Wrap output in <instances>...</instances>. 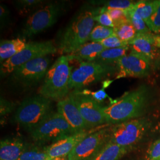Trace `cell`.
Returning a JSON list of instances; mask_svg holds the SVG:
<instances>
[{
  "label": "cell",
  "instance_id": "cell-1",
  "mask_svg": "<svg viewBox=\"0 0 160 160\" xmlns=\"http://www.w3.org/2000/svg\"><path fill=\"white\" fill-rule=\"evenodd\" d=\"M100 11V7L89 3L82 6L58 34V51L61 55H69L87 43L94 27V17Z\"/></svg>",
  "mask_w": 160,
  "mask_h": 160
},
{
  "label": "cell",
  "instance_id": "cell-2",
  "mask_svg": "<svg viewBox=\"0 0 160 160\" xmlns=\"http://www.w3.org/2000/svg\"><path fill=\"white\" fill-rule=\"evenodd\" d=\"M149 95L148 87L143 85L126 92L109 106L103 107L106 123L115 125L141 116L148 102Z\"/></svg>",
  "mask_w": 160,
  "mask_h": 160
},
{
  "label": "cell",
  "instance_id": "cell-3",
  "mask_svg": "<svg viewBox=\"0 0 160 160\" xmlns=\"http://www.w3.org/2000/svg\"><path fill=\"white\" fill-rule=\"evenodd\" d=\"M68 55H62L48 70L38 94L51 100L60 101L68 95L72 67Z\"/></svg>",
  "mask_w": 160,
  "mask_h": 160
},
{
  "label": "cell",
  "instance_id": "cell-4",
  "mask_svg": "<svg viewBox=\"0 0 160 160\" xmlns=\"http://www.w3.org/2000/svg\"><path fill=\"white\" fill-rule=\"evenodd\" d=\"M65 1L48 2L30 14L24 21L20 30V38H32L49 29L57 22L67 8Z\"/></svg>",
  "mask_w": 160,
  "mask_h": 160
},
{
  "label": "cell",
  "instance_id": "cell-5",
  "mask_svg": "<svg viewBox=\"0 0 160 160\" xmlns=\"http://www.w3.org/2000/svg\"><path fill=\"white\" fill-rule=\"evenodd\" d=\"M51 100L40 94L24 99L14 114V121L30 132L52 113Z\"/></svg>",
  "mask_w": 160,
  "mask_h": 160
},
{
  "label": "cell",
  "instance_id": "cell-6",
  "mask_svg": "<svg viewBox=\"0 0 160 160\" xmlns=\"http://www.w3.org/2000/svg\"><path fill=\"white\" fill-rule=\"evenodd\" d=\"M118 71L113 65L93 62H81L77 68L72 72L69 89L81 90L82 88L108 78Z\"/></svg>",
  "mask_w": 160,
  "mask_h": 160
},
{
  "label": "cell",
  "instance_id": "cell-7",
  "mask_svg": "<svg viewBox=\"0 0 160 160\" xmlns=\"http://www.w3.org/2000/svg\"><path fill=\"white\" fill-rule=\"evenodd\" d=\"M75 134L71 127L61 114L52 112L45 120L30 132L31 137L36 142H55Z\"/></svg>",
  "mask_w": 160,
  "mask_h": 160
},
{
  "label": "cell",
  "instance_id": "cell-8",
  "mask_svg": "<svg viewBox=\"0 0 160 160\" xmlns=\"http://www.w3.org/2000/svg\"><path fill=\"white\" fill-rule=\"evenodd\" d=\"M57 51V47L51 40L28 43L22 51L1 64V75L5 77L10 75L16 69L23 64L35 59L48 57Z\"/></svg>",
  "mask_w": 160,
  "mask_h": 160
},
{
  "label": "cell",
  "instance_id": "cell-9",
  "mask_svg": "<svg viewBox=\"0 0 160 160\" xmlns=\"http://www.w3.org/2000/svg\"><path fill=\"white\" fill-rule=\"evenodd\" d=\"M51 59L48 57L33 59L16 69L9 77L10 83L21 88H29L37 85L45 78L50 68Z\"/></svg>",
  "mask_w": 160,
  "mask_h": 160
},
{
  "label": "cell",
  "instance_id": "cell-10",
  "mask_svg": "<svg viewBox=\"0 0 160 160\" xmlns=\"http://www.w3.org/2000/svg\"><path fill=\"white\" fill-rule=\"evenodd\" d=\"M149 127V122L145 118L115 124L110 127L109 142L122 147H131L141 141Z\"/></svg>",
  "mask_w": 160,
  "mask_h": 160
},
{
  "label": "cell",
  "instance_id": "cell-11",
  "mask_svg": "<svg viewBox=\"0 0 160 160\" xmlns=\"http://www.w3.org/2000/svg\"><path fill=\"white\" fill-rule=\"evenodd\" d=\"M110 127L90 133L68 155V160H92L109 142Z\"/></svg>",
  "mask_w": 160,
  "mask_h": 160
},
{
  "label": "cell",
  "instance_id": "cell-12",
  "mask_svg": "<svg viewBox=\"0 0 160 160\" xmlns=\"http://www.w3.org/2000/svg\"><path fill=\"white\" fill-rule=\"evenodd\" d=\"M116 79L126 77H147L151 70V61L147 58L131 51L116 62Z\"/></svg>",
  "mask_w": 160,
  "mask_h": 160
},
{
  "label": "cell",
  "instance_id": "cell-13",
  "mask_svg": "<svg viewBox=\"0 0 160 160\" xmlns=\"http://www.w3.org/2000/svg\"><path fill=\"white\" fill-rule=\"evenodd\" d=\"M90 129L106 123L103 107L92 98L82 95L76 90L69 93Z\"/></svg>",
  "mask_w": 160,
  "mask_h": 160
},
{
  "label": "cell",
  "instance_id": "cell-14",
  "mask_svg": "<svg viewBox=\"0 0 160 160\" xmlns=\"http://www.w3.org/2000/svg\"><path fill=\"white\" fill-rule=\"evenodd\" d=\"M57 112L63 116L75 133L89 131L90 128L70 94L58 102Z\"/></svg>",
  "mask_w": 160,
  "mask_h": 160
},
{
  "label": "cell",
  "instance_id": "cell-15",
  "mask_svg": "<svg viewBox=\"0 0 160 160\" xmlns=\"http://www.w3.org/2000/svg\"><path fill=\"white\" fill-rule=\"evenodd\" d=\"M90 133L89 131L81 132L53 142L48 148L49 158L68 157L75 147Z\"/></svg>",
  "mask_w": 160,
  "mask_h": 160
},
{
  "label": "cell",
  "instance_id": "cell-16",
  "mask_svg": "<svg viewBox=\"0 0 160 160\" xmlns=\"http://www.w3.org/2000/svg\"><path fill=\"white\" fill-rule=\"evenodd\" d=\"M154 34L150 33H138L137 36L129 42L131 51L148 59L150 61L158 57V49L155 46Z\"/></svg>",
  "mask_w": 160,
  "mask_h": 160
},
{
  "label": "cell",
  "instance_id": "cell-17",
  "mask_svg": "<svg viewBox=\"0 0 160 160\" xmlns=\"http://www.w3.org/2000/svg\"><path fill=\"white\" fill-rule=\"evenodd\" d=\"M106 49L99 42H87L81 46L76 51L67 55L71 60H77L81 62H93L99 55Z\"/></svg>",
  "mask_w": 160,
  "mask_h": 160
},
{
  "label": "cell",
  "instance_id": "cell-18",
  "mask_svg": "<svg viewBox=\"0 0 160 160\" xmlns=\"http://www.w3.org/2000/svg\"><path fill=\"white\" fill-rule=\"evenodd\" d=\"M25 145L18 139H6L0 143V160H18Z\"/></svg>",
  "mask_w": 160,
  "mask_h": 160
},
{
  "label": "cell",
  "instance_id": "cell-19",
  "mask_svg": "<svg viewBox=\"0 0 160 160\" xmlns=\"http://www.w3.org/2000/svg\"><path fill=\"white\" fill-rule=\"evenodd\" d=\"M26 45L25 39L20 38L12 40H1L0 43L1 64L22 51Z\"/></svg>",
  "mask_w": 160,
  "mask_h": 160
},
{
  "label": "cell",
  "instance_id": "cell-20",
  "mask_svg": "<svg viewBox=\"0 0 160 160\" xmlns=\"http://www.w3.org/2000/svg\"><path fill=\"white\" fill-rule=\"evenodd\" d=\"M157 5L158 1H139L128 10L129 17L141 18L147 23L155 11Z\"/></svg>",
  "mask_w": 160,
  "mask_h": 160
},
{
  "label": "cell",
  "instance_id": "cell-21",
  "mask_svg": "<svg viewBox=\"0 0 160 160\" xmlns=\"http://www.w3.org/2000/svg\"><path fill=\"white\" fill-rule=\"evenodd\" d=\"M130 148L108 142L92 160H119Z\"/></svg>",
  "mask_w": 160,
  "mask_h": 160
},
{
  "label": "cell",
  "instance_id": "cell-22",
  "mask_svg": "<svg viewBox=\"0 0 160 160\" xmlns=\"http://www.w3.org/2000/svg\"><path fill=\"white\" fill-rule=\"evenodd\" d=\"M130 49L129 45L119 48L106 49L101 52L95 61L107 65H113V63H116L121 58L126 55Z\"/></svg>",
  "mask_w": 160,
  "mask_h": 160
},
{
  "label": "cell",
  "instance_id": "cell-23",
  "mask_svg": "<svg viewBox=\"0 0 160 160\" xmlns=\"http://www.w3.org/2000/svg\"><path fill=\"white\" fill-rule=\"evenodd\" d=\"M48 147L42 145H25L18 160H47L49 159Z\"/></svg>",
  "mask_w": 160,
  "mask_h": 160
},
{
  "label": "cell",
  "instance_id": "cell-24",
  "mask_svg": "<svg viewBox=\"0 0 160 160\" xmlns=\"http://www.w3.org/2000/svg\"><path fill=\"white\" fill-rule=\"evenodd\" d=\"M114 34L123 42H128L133 40L137 35L136 30L129 21L121 23L114 28Z\"/></svg>",
  "mask_w": 160,
  "mask_h": 160
},
{
  "label": "cell",
  "instance_id": "cell-25",
  "mask_svg": "<svg viewBox=\"0 0 160 160\" xmlns=\"http://www.w3.org/2000/svg\"><path fill=\"white\" fill-rule=\"evenodd\" d=\"M45 2L42 0H18L14 2V5L18 13L24 16L36 10L39 7H42L44 4H46Z\"/></svg>",
  "mask_w": 160,
  "mask_h": 160
},
{
  "label": "cell",
  "instance_id": "cell-26",
  "mask_svg": "<svg viewBox=\"0 0 160 160\" xmlns=\"http://www.w3.org/2000/svg\"><path fill=\"white\" fill-rule=\"evenodd\" d=\"M89 4L92 6H96L100 4H103V7L106 9L116 8L124 10H129L132 9L135 4V2L129 0H110L106 1H89Z\"/></svg>",
  "mask_w": 160,
  "mask_h": 160
},
{
  "label": "cell",
  "instance_id": "cell-27",
  "mask_svg": "<svg viewBox=\"0 0 160 160\" xmlns=\"http://www.w3.org/2000/svg\"><path fill=\"white\" fill-rule=\"evenodd\" d=\"M114 34L113 28L97 24L92 30L88 40L92 42H100Z\"/></svg>",
  "mask_w": 160,
  "mask_h": 160
},
{
  "label": "cell",
  "instance_id": "cell-28",
  "mask_svg": "<svg viewBox=\"0 0 160 160\" xmlns=\"http://www.w3.org/2000/svg\"><path fill=\"white\" fill-rule=\"evenodd\" d=\"M106 10L110 17H111L114 23V27L121 23L129 21L128 10H124L116 8H110Z\"/></svg>",
  "mask_w": 160,
  "mask_h": 160
},
{
  "label": "cell",
  "instance_id": "cell-29",
  "mask_svg": "<svg viewBox=\"0 0 160 160\" xmlns=\"http://www.w3.org/2000/svg\"><path fill=\"white\" fill-rule=\"evenodd\" d=\"M150 31L156 33H160V0L154 12L146 23Z\"/></svg>",
  "mask_w": 160,
  "mask_h": 160
},
{
  "label": "cell",
  "instance_id": "cell-30",
  "mask_svg": "<svg viewBox=\"0 0 160 160\" xmlns=\"http://www.w3.org/2000/svg\"><path fill=\"white\" fill-rule=\"evenodd\" d=\"M99 43L105 49H114L129 46V43L128 42L122 41L115 34H113L112 36L106 39H104Z\"/></svg>",
  "mask_w": 160,
  "mask_h": 160
},
{
  "label": "cell",
  "instance_id": "cell-31",
  "mask_svg": "<svg viewBox=\"0 0 160 160\" xmlns=\"http://www.w3.org/2000/svg\"><path fill=\"white\" fill-rule=\"evenodd\" d=\"M94 20L100 25L113 29L114 28V24L112 19L107 12L106 8L103 7H100V12L94 17Z\"/></svg>",
  "mask_w": 160,
  "mask_h": 160
},
{
  "label": "cell",
  "instance_id": "cell-32",
  "mask_svg": "<svg viewBox=\"0 0 160 160\" xmlns=\"http://www.w3.org/2000/svg\"><path fill=\"white\" fill-rule=\"evenodd\" d=\"M80 94L85 96H88L92 98L98 103H102L107 98H109L108 94L105 92V88H102V89L96 91L92 92L88 89H84L82 90H76Z\"/></svg>",
  "mask_w": 160,
  "mask_h": 160
},
{
  "label": "cell",
  "instance_id": "cell-33",
  "mask_svg": "<svg viewBox=\"0 0 160 160\" xmlns=\"http://www.w3.org/2000/svg\"><path fill=\"white\" fill-rule=\"evenodd\" d=\"M10 23V12L5 4L0 5V26L1 29L7 28Z\"/></svg>",
  "mask_w": 160,
  "mask_h": 160
},
{
  "label": "cell",
  "instance_id": "cell-34",
  "mask_svg": "<svg viewBox=\"0 0 160 160\" xmlns=\"http://www.w3.org/2000/svg\"><path fill=\"white\" fill-rule=\"evenodd\" d=\"M129 20L136 30L137 33H149L150 30L142 19L130 16L129 17Z\"/></svg>",
  "mask_w": 160,
  "mask_h": 160
},
{
  "label": "cell",
  "instance_id": "cell-35",
  "mask_svg": "<svg viewBox=\"0 0 160 160\" xmlns=\"http://www.w3.org/2000/svg\"><path fill=\"white\" fill-rule=\"evenodd\" d=\"M147 154L148 160H160V139L150 146Z\"/></svg>",
  "mask_w": 160,
  "mask_h": 160
},
{
  "label": "cell",
  "instance_id": "cell-36",
  "mask_svg": "<svg viewBox=\"0 0 160 160\" xmlns=\"http://www.w3.org/2000/svg\"><path fill=\"white\" fill-rule=\"evenodd\" d=\"M154 39L155 46L157 48H160V35H154Z\"/></svg>",
  "mask_w": 160,
  "mask_h": 160
},
{
  "label": "cell",
  "instance_id": "cell-37",
  "mask_svg": "<svg viewBox=\"0 0 160 160\" xmlns=\"http://www.w3.org/2000/svg\"><path fill=\"white\" fill-rule=\"evenodd\" d=\"M113 80H106L103 82V87L104 88H106L107 87H108L113 82Z\"/></svg>",
  "mask_w": 160,
  "mask_h": 160
},
{
  "label": "cell",
  "instance_id": "cell-38",
  "mask_svg": "<svg viewBox=\"0 0 160 160\" xmlns=\"http://www.w3.org/2000/svg\"><path fill=\"white\" fill-rule=\"evenodd\" d=\"M47 160H68V157H57L53 158H49Z\"/></svg>",
  "mask_w": 160,
  "mask_h": 160
},
{
  "label": "cell",
  "instance_id": "cell-39",
  "mask_svg": "<svg viewBox=\"0 0 160 160\" xmlns=\"http://www.w3.org/2000/svg\"><path fill=\"white\" fill-rule=\"evenodd\" d=\"M158 62H159V64H160V53L159 55V58H158Z\"/></svg>",
  "mask_w": 160,
  "mask_h": 160
}]
</instances>
